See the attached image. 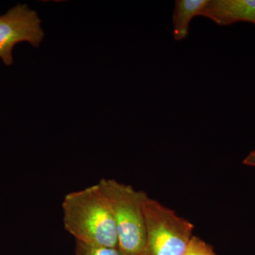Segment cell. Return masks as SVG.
Masks as SVG:
<instances>
[{"instance_id":"6da1fadb","label":"cell","mask_w":255,"mask_h":255,"mask_svg":"<svg viewBox=\"0 0 255 255\" xmlns=\"http://www.w3.org/2000/svg\"><path fill=\"white\" fill-rule=\"evenodd\" d=\"M62 209L64 228L76 241L118 248L113 214L98 184L69 193Z\"/></svg>"},{"instance_id":"7a4b0ae2","label":"cell","mask_w":255,"mask_h":255,"mask_svg":"<svg viewBox=\"0 0 255 255\" xmlns=\"http://www.w3.org/2000/svg\"><path fill=\"white\" fill-rule=\"evenodd\" d=\"M97 184L113 214L119 251L122 255H143L147 194L113 179H102Z\"/></svg>"},{"instance_id":"3957f363","label":"cell","mask_w":255,"mask_h":255,"mask_svg":"<svg viewBox=\"0 0 255 255\" xmlns=\"http://www.w3.org/2000/svg\"><path fill=\"white\" fill-rule=\"evenodd\" d=\"M145 245L142 255H183L194 235V225L173 210L146 196Z\"/></svg>"},{"instance_id":"277c9868","label":"cell","mask_w":255,"mask_h":255,"mask_svg":"<svg viewBox=\"0 0 255 255\" xmlns=\"http://www.w3.org/2000/svg\"><path fill=\"white\" fill-rule=\"evenodd\" d=\"M41 19L26 4H18L0 15V58L5 65H12V50L26 41L37 48L44 37Z\"/></svg>"},{"instance_id":"5b68a950","label":"cell","mask_w":255,"mask_h":255,"mask_svg":"<svg viewBox=\"0 0 255 255\" xmlns=\"http://www.w3.org/2000/svg\"><path fill=\"white\" fill-rule=\"evenodd\" d=\"M199 16L219 26L240 21L255 24V0H209Z\"/></svg>"},{"instance_id":"8992f818","label":"cell","mask_w":255,"mask_h":255,"mask_svg":"<svg viewBox=\"0 0 255 255\" xmlns=\"http://www.w3.org/2000/svg\"><path fill=\"white\" fill-rule=\"evenodd\" d=\"M209 0H177L175 1L172 22L174 38L182 41L189 35V23L191 19L199 14Z\"/></svg>"},{"instance_id":"52a82bcc","label":"cell","mask_w":255,"mask_h":255,"mask_svg":"<svg viewBox=\"0 0 255 255\" xmlns=\"http://www.w3.org/2000/svg\"><path fill=\"white\" fill-rule=\"evenodd\" d=\"M75 255H122L118 248L96 246L76 241Z\"/></svg>"},{"instance_id":"ba28073f","label":"cell","mask_w":255,"mask_h":255,"mask_svg":"<svg viewBox=\"0 0 255 255\" xmlns=\"http://www.w3.org/2000/svg\"><path fill=\"white\" fill-rule=\"evenodd\" d=\"M183 255H216L212 247L201 238L193 236Z\"/></svg>"},{"instance_id":"9c48e42d","label":"cell","mask_w":255,"mask_h":255,"mask_svg":"<svg viewBox=\"0 0 255 255\" xmlns=\"http://www.w3.org/2000/svg\"><path fill=\"white\" fill-rule=\"evenodd\" d=\"M243 163L246 164V165L255 167V150L250 152L249 155L247 156L243 160Z\"/></svg>"}]
</instances>
